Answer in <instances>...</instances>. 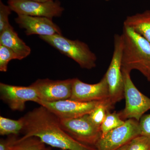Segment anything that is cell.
Masks as SVG:
<instances>
[{
	"label": "cell",
	"mask_w": 150,
	"mask_h": 150,
	"mask_svg": "<svg viewBox=\"0 0 150 150\" xmlns=\"http://www.w3.org/2000/svg\"><path fill=\"white\" fill-rule=\"evenodd\" d=\"M24 139L31 137L40 139L44 144L67 150H97L94 147L80 143L67 134L61 126L59 118L40 105L23 116Z\"/></svg>",
	"instance_id": "1"
},
{
	"label": "cell",
	"mask_w": 150,
	"mask_h": 150,
	"mask_svg": "<svg viewBox=\"0 0 150 150\" xmlns=\"http://www.w3.org/2000/svg\"><path fill=\"white\" fill-rule=\"evenodd\" d=\"M122 69L137 70L150 78V43L131 28L123 26Z\"/></svg>",
	"instance_id": "2"
},
{
	"label": "cell",
	"mask_w": 150,
	"mask_h": 150,
	"mask_svg": "<svg viewBox=\"0 0 150 150\" xmlns=\"http://www.w3.org/2000/svg\"><path fill=\"white\" fill-rule=\"evenodd\" d=\"M39 38L62 54L72 59L82 68L91 69L96 67V56L84 42L71 40L58 34L39 36Z\"/></svg>",
	"instance_id": "3"
},
{
	"label": "cell",
	"mask_w": 150,
	"mask_h": 150,
	"mask_svg": "<svg viewBox=\"0 0 150 150\" xmlns=\"http://www.w3.org/2000/svg\"><path fill=\"white\" fill-rule=\"evenodd\" d=\"M122 72L126 105L123 110L118 112V115L123 121L134 119L139 121L145 112L150 110V98L134 85L130 76L131 72L122 69Z\"/></svg>",
	"instance_id": "4"
},
{
	"label": "cell",
	"mask_w": 150,
	"mask_h": 150,
	"mask_svg": "<svg viewBox=\"0 0 150 150\" xmlns=\"http://www.w3.org/2000/svg\"><path fill=\"white\" fill-rule=\"evenodd\" d=\"M123 46L122 35L114 36V49L105 76L109 89V99L115 105L124 98V82L122 72Z\"/></svg>",
	"instance_id": "5"
},
{
	"label": "cell",
	"mask_w": 150,
	"mask_h": 150,
	"mask_svg": "<svg viewBox=\"0 0 150 150\" xmlns=\"http://www.w3.org/2000/svg\"><path fill=\"white\" fill-rule=\"evenodd\" d=\"M59 120L62 129L67 134L84 144L95 147L101 137L100 128L91 122L88 114L76 118Z\"/></svg>",
	"instance_id": "6"
},
{
	"label": "cell",
	"mask_w": 150,
	"mask_h": 150,
	"mask_svg": "<svg viewBox=\"0 0 150 150\" xmlns=\"http://www.w3.org/2000/svg\"><path fill=\"white\" fill-rule=\"evenodd\" d=\"M140 135L139 121L128 119L122 126L101 136L95 147L97 150H116Z\"/></svg>",
	"instance_id": "7"
},
{
	"label": "cell",
	"mask_w": 150,
	"mask_h": 150,
	"mask_svg": "<svg viewBox=\"0 0 150 150\" xmlns=\"http://www.w3.org/2000/svg\"><path fill=\"white\" fill-rule=\"evenodd\" d=\"M12 11L18 15L44 17L52 19L62 16L64 9L58 1L39 2L31 0H8Z\"/></svg>",
	"instance_id": "8"
},
{
	"label": "cell",
	"mask_w": 150,
	"mask_h": 150,
	"mask_svg": "<svg viewBox=\"0 0 150 150\" xmlns=\"http://www.w3.org/2000/svg\"><path fill=\"white\" fill-rule=\"evenodd\" d=\"M74 79L64 80L38 79L30 85L36 91L39 100L53 102L70 99Z\"/></svg>",
	"instance_id": "9"
},
{
	"label": "cell",
	"mask_w": 150,
	"mask_h": 150,
	"mask_svg": "<svg viewBox=\"0 0 150 150\" xmlns=\"http://www.w3.org/2000/svg\"><path fill=\"white\" fill-rule=\"evenodd\" d=\"M100 101L82 102L69 99L48 102L38 100L36 103L46 108L59 119H68L89 114Z\"/></svg>",
	"instance_id": "10"
},
{
	"label": "cell",
	"mask_w": 150,
	"mask_h": 150,
	"mask_svg": "<svg viewBox=\"0 0 150 150\" xmlns=\"http://www.w3.org/2000/svg\"><path fill=\"white\" fill-rule=\"evenodd\" d=\"M0 95L1 99L15 111H23L28 101L36 103L39 100L36 91L31 85L21 86L1 83Z\"/></svg>",
	"instance_id": "11"
},
{
	"label": "cell",
	"mask_w": 150,
	"mask_h": 150,
	"mask_svg": "<svg viewBox=\"0 0 150 150\" xmlns=\"http://www.w3.org/2000/svg\"><path fill=\"white\" fill-rule=\"evenodd\" d=\"M109 98V89L105 76L99 82L93 84L85 83L77 78L74 79L71 96L69 99L89 102Z\"/></svg>",
	"instance_id": "12"
},
{
	"label": "cell",
	"mask_w": 150,
	"mask_h": 150,
	"mask_svg": "<svg viewBox=\"0 0 150 150\" xmlns=\"http://www.w3.org/2000/svg\"><path fill=\"white\" fill-rule=\"evenodd\" d=\"M17 24L25 30L27 35L36 34L39 36L62 35L60 28L52 21V19L44 17L18 15L15 19Z\"/></svg>",
	"instance_id": "13"
},
{
	"label": "cell",
	"mask_w": 150,
	"mask_h": 150,
	"mask_svg": "<svg viewBox=\"0 0 150 150\" xmlns=\"http://www.w3.org/2000/svg\"><path fill=\"white\" fill-rule=\"evenodd\" d=\"M0 44L12 50L19 60L25 59L31 53L30 48L20 38L11 24L0 32Z\"/></svg>",
	"instance_id": "14"
},
{
	"label": "cell",
	"mask_w": 150,
	"mask_h": 150,
	"mask_svg": "<svg viewBox=\"0 0 150 150\" xmlns=\"http://www.w3.org/2000/svg\"><path fill=\"white\" fill-rule=\"evenodd\" d=\"M124 26L131 28L150 43V11L127 17Z\"/></svg>",
	"instance_id": "15"
},
{
	"label": "cell",
	"mask_w": 150,
	"mask_h": 150,
	"mask_svg": "<svg viewBox=\"0 0 150 150\" xmlns=\"http://www.w3.org/2000/svg\"><path fill=\"white\" fill-rule=\"evenodd\" d=\"M25 126L24 117L18 120H13L0 116V134L17 135L23 131Z\"/></svg>",
	"instance_id": "16"
},
{
	"label": "cell",
	"mask_w": 150,
	"mask_h": 150,
	"mask_svg": "<svg viewBox=\"0 0 150 150\" xmlns=\"http://www.w3.org/2000/svg\"><path fill=\"white\" fill-rule=\"evenodd\" d=\"M114 105L109 98L102 100L88 114L89 118L96 126L100 128L108 112L112 110Z\"/></svg>",
	"instance_id": "17"
},
{
	"label": "cell",
	"mask_w": 150,
	"mask_h": 150,
	"mask_svg": "<svg viewBox=\"0 0 150 150\" xmlns=\"http://www.w3.org/2000/svg\"><path fill=\"white\" fill-rule=\"evenodd\" d=\"M45 147L40 139L31 137L24 139H18L11 150H42Z\"/></svg>",
	"instance_id": "18"
},
{
	"label": "cell",
	"mask_w": 150,
	"mask_h": 150,
	"mask_svg": "<svg viewBox=\"0 0 150 150\" xmlns=\"http://www.w3.org/2000/svg\"><path fill=\"white\" fill-rule=\"evenodd\" d=\"M125 121L120 118L118 112L115 111L113 112L110 111L108 112L100 126L101 136H104L111 130L122 126Z\"/></svg>",
	"instance_id": "19"
},
{
	"label": "cell",
	"mask_w": 150,
	"mask_h": 150,
	"mask_svg": "<svg viewBox=\"0 0 150 150\" xmlns=\"http://www.w3.org/2000/svg\"><path fill=\"white\" fill-rule=\"evenodd\" d=\"M15 59L19 60L17 55L10 48L0 44V71H7L9 62Z\"/></svg>",
	"instance_id": "20"
},
{
	"label": "cell",
	"mask_w": 150,
	"mask_h": 150,
	"mask_svg": "<svg viewBox=\"0 0 150 150\" xmlns=\"http://www.w3.org/2000/svg\"><path fill=\"white\" fill-rule=\"evenodd\" d=\"M128 150H150V139L142 135L135 137L129 143Z\"/></svg>",
	"instance_id": "21"
},
{
	"label": "cell",
	"mask_w": 150,
	"mask_h": 150,
	"mask_svg": "<svg viewBox=\"0 0 150 150\" xmlns=\"http://www.w3.org/2000/svg\"><path fill=\"white\" fill-rule=\"evenodd\" d=\"M11 11L9 6L6 5L0 0V32L10 25L9 22V16Z\"/></svg>",
	"instance_id": "22"
},
{
	"label": "cell",
	"mask_w": 150,
	"mask_h": 150,
	"mask_svg": "<svg viewBox=\"0 0 150 150\" xmlns=\"http://www.w3.org/2000/svg\"><path fill=\"white\" fill-rule=\"evenodd\" d=\"M140 134L150 139V114H144L139 121Z\"/></svg>",
	"instance_id": "23"
},
{
	"label": "cell",
	"mask_w": 150,
	"mask_h": 150,
	"mask_svg": "<svg viewBox=\"0 0 150 150\" xmlns=\"http://www.w3.org/2000/svg\"><path fill=\"white\" fill-rule=\"evenodd\" d=\"M5 139L0 141V150H11L12 147L18 140L16 135H9Z\"/></svg>",
	"instance_id": "24"
},
{
	"label": "cell",
	"mask_w": 150,
	"mask_h": 150,
	"mask_svg": "<svg viewBox=\"0 0 150 150\" xmlns=\"http://www.w3.org/2000/svg\"><path fill=\"white\" fill-rule=\"evenodd\" d=\"M129 143L126 144L124 145L123 146L119 148L116 150H128V146H129Z\"/></svg>",
	"instance_id": "25"
},
{
	"label": "cell",
	"mask_w": 150,
	"mask_h": 150,
	"mask_svg": "<svg viewBox=\"0 0 150 150\" xmlns=\"http://www.w3.org/2000/svg\"><path fill=\"white\" fill-rule=\"evenodd\" d=\"M31 1L39 2H46L48 1H52V0H31Z\"/></svg>",
	"instance_id": "26"
},
{
	"label": "cell",
	"mask_w": 150,
	"mask_h": 150,
	"mask_svg": "<svg viewBox=\"0 0 150 150\" xmlns=\"http://www.w3.org/2000/svg\"><path fill=\"white\" fill-rule=\"evenodd\" d=\"M42 150H51V149H49V148H46V147H44L43 148V149ZM61 150H64V149H62Z\"/></svg>",
	"instance_id": "27"
},
{
	"label": "cell",
	"mask_w": 150,
	"mask_h": 150,
	"mask_svg": "<svg viewBox=\"0 0 150 150\" xmlns=\"http://www.w3.org/2000/svg\"><path fill=\"white\" fill-rule=\"evenodd\" d=\"M148 81H149L150 82V79H149L148 80Z\"/></svg>",
	"instance_id": "28"
},
{
	"label": "cell",
	"mask_w": 150,
	"mask_h": 150,
	"mask_svg": "<svg viewBox=\"0 0 150 150\" xmlns=\"http://www.w3.org/2000/svg\"><path fill=\"white\" fill-rule=\"evenodd\" d=\"M105 1H109V0H105Z\"/></svg>",
	"instance_id": "29"
}]
</instances>
